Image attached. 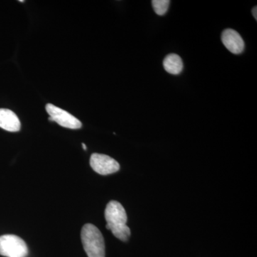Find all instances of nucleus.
I'll list each match as a JSON object with an SVG mask.
<instances>
[{"mask_svg": "<svg viewBox=\"0 0 257 257\" xmlns=\"http://www.w3.org/2000/svg\"><path fill=\"white\" fill-rule=\"evenodd\" d=\"M46 110L52 118V121H55L63 127L71 128V130H78L82 126V122L77 118L71 114L68 111L57 107L53 104H47Z\"/></svg>", "mask_w": 257, "mask_h": 257, "instance_id": "nucleus-4", "label": "nucleus"}, {"mask_svg": "<svg viewBox=\"0 0 257 257\" xmlns=\"http://www.w3.org/2000/svg\"><path fill=\"white\" fill-rule=\"evenodd\" d=\"M221 41L225 47L234 55H239L244 50V42L242 37L237 32L231 29H226L222 32Z\"/></svg>", "mask_w": 257, "mask_h": 257, "instance_id": "nucleus-6", "label": "nucleus"}, {"mask_svg": "<svg viewBox=\"0 0 257 257\" xmlns=\"http://www.w3.org/2000/svg\"><path fill=\"white\" fill-rule=\"evenodd\" d=\"M252 15L253 18H255V20H257V8L256 7H255V8H253L252 10Z\"/></svg>", "mask_w": 257, "mask_h": 257, "instance_id": "nucleus-10", "label": "nucleus"}, {"mask_svg": "<svg viewBox=\"0 0 257 257\" xmlns=\"http://www.w3.org/2000/svg\"><path fill=\"white\" fill-rule=\"evenodd\" d=\"M104 216L106 229L111 230L115 237L121 241H128L131 231L126 225L127 215L123 206L116 201H111L106 205Z\"/></svg>", "mask_w": 257, "mask_h": 257, "instance_id": "nucleus-1", "label": "nucleus"}, {"mask_svg": "<svg viewBox=\"0 0 257 257\" xmlns=\"http://www.w3.org/2000/svg\"><path fill=\"white\" fill-rule=\"evenodd\" d=\"M82 147H83V149H84V150H87V146H86V145H84V143H82Z\"/></svg>", "mask_w": 257, "mask_h": 257, "instance_id": "nucleus-11", "label": "nucleus"}, {"mask_svg": "<svg viewBox=\"0 0 257 257\" xmlns=\"http://www.w3.org/2000/svg\"><path fill=\"white\" fill-rule=\"evenodd\" d=\"M28 247L20 236L13 234L0 236V255L7 257H27Z\"/></svg>", "mask_w": 257, "mask_h": 257, "instance_id": "nucleus-3", "label": "nucleus"}, {"mask_svg": "<svg viewBox=\"0 0 257 257\" xmlns=\"http://www.w3.org/2000/svg\"><path fill=\"white\" fill-rule=\"evenodd\" d=\"M92 170L101 175H108L118 172L119 164L114 159L102 154H92L90 158Z\"/></svg>", "mask_w": 257, "mask_h": 257, "instance_id": "nucleus-5", "label": "nucleus"}, {"mask_svg": "<svg viewBox=\"0 0 257 257\" xmlns=\"http://www.w3.org/2000/svg\"><path fill=\"white\" fill-rule=\"evenodd\" d=\"M164 68L171 74H179L183 70L182 58L177 54H170L163 61Z\"/></svg>", "mask_w": 257, "mask_h": 257, "instance_id": "nucleus-8", "label": "nucleus"}, {"mask_svg": "<svg viewBox=\"0 0 257 257\" xmlns=\"http://www.w3.org/2000/svg\"><path fill=\"white\" fill-rule=\"evenodd\" d=\"M0 127L6 131L15 133L20 131L21 124L14 111L8 109H0Z\"/></svg>", "mask_w": 257, "mask_h": 257, "instance_id": "nucleus-7", "label": "nucleus"}, {"mask_svg": "<svg viewBox=\"0 0 257 257\" xmlns=\"http://www.w3.org/2000/svg\"><path fill=\"white\" fill-rule=\"evenodd\" d=\"M170 0H153L152 7L157 15L163 16L167 13L170 6Z\"/></svg>", "mask_w": 257, "mask_h": 257, "instance_id": "nucleus-9", "label": "nucleus"}, {"mask_svg": "<svg viewBox=\"0 0 257 257\" xmlns=\"http://www.w3.org/2000/svg\"><path fill=\"white\" fill-rule=\"evenodd\" d=\"M81 239L88 257H105L104 237L94 225H84L81 231Z\"/></svg>", "mask_w": 257, "mask_h": 257, "instance_id": "nucleus-2", "label": "nucleus"}]
</instances>
